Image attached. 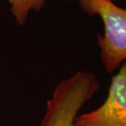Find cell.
Masks as SVG:
<instances>
[{"label":"cell","mask_w":126,"mask_h":126,"mask_svg":"<svg viewBox=\"0 0 126 126\" xmlns=\"http://www.w3.org/2000/svg\"><path fill=\"white\" fill-rule=\"evenodd\" d=\"M100 88L93 72L78 71L56 85L39 126H74L80 110Z\"/></svg>","instance_id":"cell-1"},{"label":"cell","mask_w":126,"mask_h":126,"mask_svg":"<svg viewBox=\"0 0 126 126\" xmlns=\"http://www.w3.org/2000/svg\"><path fill=\"white\" fill-rule=\"evenodd\" d=\"M81 9L90 16H98L103 21V34L97 42L105 71L113 73L126 61V9L111 0H80Z\"/></svg>","instance_id":"cell-2"},{"label":"cell","mask_w":126,"mask_h":126,"mask_svg":"<svg viewBox=\"0 0 126 126\" xmlns=\"http://www.w3.org/2000/svg\"><path fill=\"white\" fill-rule=\"evenodd\" d=\"M74 126H126V61L112 76L105 101L92 111L78 115Z\"/></svg>","instance_id":"cell-3"},{"label":"cell","mask_w":126,"mask_h":126,"mask_svg":"<svg viewBox=\"0 0 126 126\" xmlns=\"http://www.w3.org/2000/svg\"><path fill=\"white\" fill-rule=\"evenodd\" d=\"M47 0H9L11 12L18 25H22L32 12H39Z\"/></svg>","instance_id":"cell-4"},{"label":"cell","mask_w":126,"mask_h":126,"mask_svg":"<svg viewBox=\"0 0 126 126\" xmlns=\"http://www.w3.org/2000/svg\"><path fill=\"white\" fill-rule=\"evenodd\" d=\"M68 1H71V2H75V1H77V2H79L80 0H68ZM111 1H113V0H111ZM125 1H126V0H125Z\"/></svg>","instance_id":"cell-5"}]
</instances>
